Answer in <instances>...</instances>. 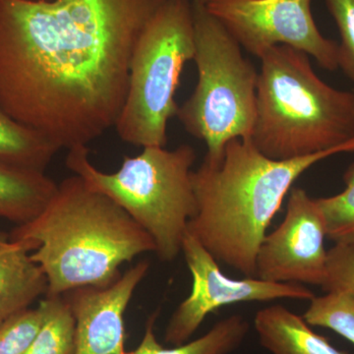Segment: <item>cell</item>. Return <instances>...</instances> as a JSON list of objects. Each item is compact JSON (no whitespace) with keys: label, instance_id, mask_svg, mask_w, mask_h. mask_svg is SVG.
Wrapping results in <instances>:
<instances>
[{"label":"cell","instance_id":"2e32d148","mask_svg":"<svg viewBox=\"0 0 354 354\" xmlns=\"http://www.w3.org/2000/svg\"><path fill=\"white\" fill-rule=\"evenodd\" d=\"M58 151L41 133L18 122L0 106V160L46 171Z\"/></svg>","mask_w":354,"mask_h":354},{"label":"cell","instance_id":"7a4b0ae2","mask_svg":"<svg viewBox=\"0 0 354 354\" xmlns=\"http://www.w3.org/2000/svg\"><path fill=\"white\" fill-rule=\"evenodd\" d=\"M353 152L354 140L315 155L274 160L250 140H230L221 158H204L192 171L196 213L187 232L218 263L255 277L258 250L293 183L317 162Z\"/></svg>","mask_w":354,"mask_h":354},{"label":"cell","instance_id":"7402d4cb","mask_svg":"<svg viewBox=\"0 0 354 354\" xmlns=\"http://www.w3.org/2000/svg\"><path fill=\"white\" fill-rule=\"evenodd\" d=\"M321 288L354 295V245L335 243L328 250L327 274Z\"/></svg>","mask_w":354,"mask_h":354},{"label":"cell","instance_id":"7c38bea8","mask_svg":"<svg viewBox=\"0 0 354 354\" xmlns=\"http://www.w3.org/2000/svg\"><path fill=\"white\" fill-rule=\"evenodd\" d=\"M48 292L46 274L22 242L0 232V325Z\"/></svg>","mask_w":354,"mask_h":354},{"label":"cell","instance_id":"9a60e30c","mask_svg":"<svg viewBox=\"0 0 354 354\" xmlns=\"http://www.w3.org/2000/svg\"><path fill=\"white\" fill-rule=\"evenodd\" d=\"M158 317V311L149 317L143 339L137 348L128 354H230L243 344L250 329L243 316L234 314L218 321L209 332L194 341L165 348L153 332Z\"/></svg>","mask_w":354,"mask_h":354},{"label":"cell","instance_id":"5b68a950","mask_svg":"<svg viewBox=\"0 0 354 354\" xmlns=\"http://www.w3.org/2000/svg\"><path fill=\"white\" fill-rule=\"evenodd\" d=\"M195 160L196 152L189 145L171 151L145 147L138 156L124 157L118 171L108 174L91 162L87 146H79L70 149L66 167L120 205L150 234L158 259L174 262L196 213L191 176Z\"/></svg>","mask_w":354,"mask_h":354},{"label":"cell","instance_id":"ba28073f","mask_svg":"<svg viewBox=\"0 0 354 354\" xmlns=\"http://www.w3.org/2000/svg\"><path fill=\"white\" fill-rule=\"evenodd\" d=\"M241 48L260 58L277 46L304 51L328 71L339 69V44L325 38L311 12L312 0H203Z\"/></svg>","mask_w":354,"mask_h":354},{"label":"cell","instance_id":"44dd1931","mask_svg":"<svg viewBox=\"0 0 354 354\" xmlns=\"http://www.w3.org/2000/svg\"><path fill=\"white\" fill-rule=\"evenodd\" d=\"M325 3L341 36L339 68L354 85V0H325Z\"/></svg>","mask_w":354,"mask_h":354},{"label":"cell","instance_id":"8992f818","mask_svg":"<svg viewBox=\"0 0 354 354\" xmlns=\"http://www.w3.org/2000/svg\"><path fill=\"white\" fill-rule=\"evenodd\" d=\"M192 10L198 82L176 118L206 144L205 158L218 160L230 140H250L259 72L203 0H193Z\"/></svg>","mask_w":354,"mask_h":354},{"label":"cell","instance_id":"3957f363","mask_svg":"<svg viewBox=\"0 0 354 354\" xmlns=\"http://www.w3.org/2000/svg\"><path fill=\"white\" fill-rule=\"evenodd\" d=\"M10 237L31 250L46 274V295L50 297L113 285L124 263L156 252L148 232L76 174L58 184L46 209L29 223L16 225Z\"/></svg>","mask_w":354,"mask_h":354},{"label":"cell","instance_id":"4fadbf2b","mask_svg":"<svg viewBox=\"0 0 354 354\" xmlns=\"http://www.w3.org/2000/svg\"><path fill=\"white\" fill-rule=\"evenodd\" d=\"M254 329L261 346L271 354H349L335 348L314 332L304 317L281 304L259 310Z\"/></svg>","mask_w":354,"mask_h":354},{"label":"cell","instance_id":"ac0fdd59","mask_svg":"<svg viewBox=\"0 0 354 354\" xmlns=\"http://www.w3.org/2000/svg\"><path fill=\"white\" fill-rule=\"evenodd\" d=\"M302 317L310 326L334 330L354 344V295L341 291L315 295Z\"/></svg>","mask_w":354,"mask_h":354},{"label":"cell","instance_id":"8fae6325","mask_svg":"<svg viewBox=\"0 0 354 354\" xmlns=\"http://www.w3.org/2000/svg\"><path fill=\"white\" fill-rule=\"evenodd\" d=\"M150 270L141 261L106 288L64 293L75 318V354H128L124 315L135 290Z\"/></svg>","mask_w":354,"mask_h":354},{"label":"cell","instance_id":"5bb4252c","mask_svg":"<svg viewBox=\"0 0 354 354\" xmlns=\"http://www.w3.org/2000/svg\"><path fill=\"white\" fill-rule=\"evenodd\" d=\"M46 171L0 160V218L24 225L37 218L57 193Z\"/></svg>","mask_w":354,"mask_h":354},{"label":"cell","instance_id":"e0dca14e","mask_svg":"<svg viewBox=\"0 0 354 354\" xmlns=\"http://www.w3.org/2000/svg\"><path fill=\"white\" fill-rule=\"evenodd\" d=\"M43 322L26 354H75V318L64 295H44Z\"/></svg>","mask_w":354,"mask_h":354},{"label":"cell","instance_id":"603a6c76","mask_svg":"<svg viewBox=\"0 0 354 354\" xmlns=\"http://www.w3.org/2000/svg\"><path fill=\"white\" fill-rule=\"evenodd\" d=\"M30 1H48V0H30Z\"/></svg>","mask_w":354,"mask_h":354},{"label":"cell","instance_id":"277c9868","mask_svg":"<svg viewBox=\"0 0 354 354\" xmlns=\"http://www.w3.org/2000/svg\"><path fill=\"white\" fill-rule=\"evenodd\" d=\"M250 142L274 160L325 152L354 140V93L321 80L309 55L277 46L260 58Z\"/></svg>","mask_w":354,"mask_h":354},{"label":"cell","instance_id":"30bf717a","mask_svg":"<svg viewBox=\"0 0 354 354\" xmlns=\"http://www.w3.org/2000/svg\"><path fill=\"white\" fill-rule=\"evenodd\" d=\"M326 239L325 218L315 198L302 188H291L285 218L258 250L255 278L321 288L327 274Z\"/></svg>","mask_w":354,"mask_h":354},{"label":"cell","instance_id":"6da1fadb","mask_svg":"<svg viewBox=\"0 0 354 354\" xmlns=\"http://www.w3.org/2000/svg\"><path fill=\"white\" fill-rule=\"evenodd\" d=\"M165 0H0V106L62 149L115 127L133 50Z\"/></svg>","mask_w":354,"mask_h":354},{"label":"cell","instance_id":"52a82bcc","mask_svg":"<svg viewBox=\"0 0 354 354\" xmlns=\"http://www.w3.org/2000/svg\"><path fill=\"white\" fill-rule=\"evenodd\" d=\"M194 50L192 2L165 0L133 50L127 99L114 127L123 142L167 146V123L179 108L176 90Z\"/></svg>","mask_w":354,"mask_h":354},{"label":"cell","instance_id":"9c48e42d","mask_svg":"<svg viewBox=\"0 0 354 354\" xmlns=\"http://www.w3.org/2000/svg\"><path fill=\"white\" fill-rule=\"evenodd\" d=\"M181 253L192 277V288L172 313L165 328V344L172 346L189 342L209 314L227 305L278 299L309 301L315 297L304 285L272 283L255 277L230 278L221 272L218 261L188 232L183 239Z\"/></svg>","mask_w":354,"mask_h":354},{"label":"cell","instance_id":"ffe728a7","mask_svg":"<svg viewBox=\"0 0 354 354\" xmlns=\"http://www.w3.org/2000/svg\"><path fill=\"white\" fill-rule=\"evenodd\" d=\"M43 322L41 307L23 310L0 325V354H26Z\"/></svg>","mask_w":354,"mask_h":354},{"label":"cell","instance_id":"d6986e66","mask_svg":"<svg viewBox=\"0 0 354 354\" xmlns=\"http://www.w3.org/2000/svg\"><path fill=\"white\" fill-rule=\"evenodd\" d=\"M344 183L339 194L316 200L325 218L327 239L354 245V162L344 172Z\"/></svg>","mask_w":354,"mask_h":354}]
</instances>
